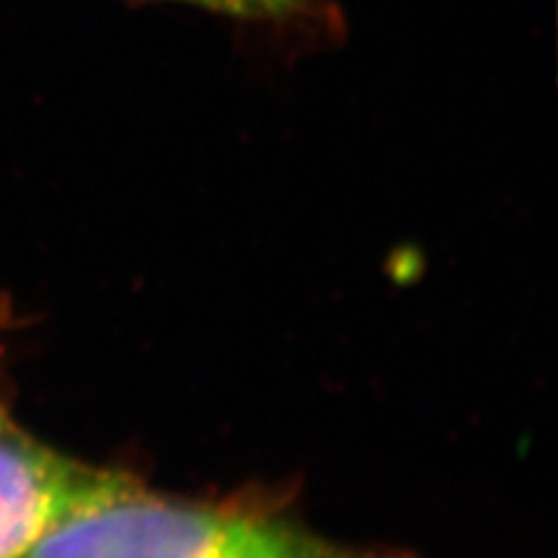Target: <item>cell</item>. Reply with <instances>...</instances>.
Instances as JSON below:
<instances>
[{
    "label": "cell",
    "instance_id": "obj_3",
    "mask_svg": "<svg viewBox=\"0 0 558 558\" xmlns=\"http://www.w3.org/2000/svg\"><path fill=\"white\" fill-rule=\"evenodd\" d=\"M182 3L226 20L268 28H314L328 20L324 16L322 0H163Z\"/></svg>",
    "mask_w": 558,
    "mask_h": 558
},
{
    "label": "cell",
    "instance_id": "obj_4",
    "mask_svg": "<svg viewBox=\"0 0 558 558\" xmlns=\"http://www.w3.org/2000/svg\"><path fill=\"white\" fill-rule=\"evenodd\" d=\"M5 424V418H3V410H0V426H3Z\"/></svg>",
    "mask_w": 558,
    "mask_h": 558
},
{
    "label": "cell",
    "instance_id": "obj_2",
    "mask_svg": "<svg viewBox=\"0 0 558 558\" xmlns=\"http://www.w3.org/2000/svg\"><path fill=\"white\" fill-rule=\"evenodd\" d=\"M135 482L117 470L77 463L0 426V558H26L70 517L121 496Z\"/></svg>",
    "mask_w": 558,
    "mask_h": 558
},
{
    "label": "cell",
    "instance_id": "obj_1",
    "mask_svg": "<svg viewBox=\"0 0 558 558\" xmlns=\"http://www.w3.org/2000/svg\"><path fill=\"white\" fill-rule=\"evenodd\" d=\"M26 558H410L312 533L282 514L145 494L121 496L65 519Z\"/></svg>",
    "mask_w": 558,
    "mask_h": 558
}]
</instances>
